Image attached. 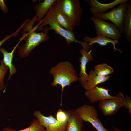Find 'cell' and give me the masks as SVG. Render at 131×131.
I'll return each instance as SVG.
<instances>
[{
  "label": "cell",
  "mask_w": 131,
  "mask_h": 131,
  "mask_svg": "<svg viewBox=\"0 0 131 131\" xmlns=\"http://www.w3.org/2000/svg\"><path fill=\"white\" fill-rule=\"evenodd\" d=\"M50 73L53 77L51 85L54 87L60 85L61 87L60 105L62 106V97L64 88L70 86L72 82L79 80L77 72L72 64L67 61L59 62L51 68Z\"/></svg>",
  "instance_id": "1"
},
{
  "label": "cell",
  "mask_w": 131,
  "mask_h": 131,
  "mask_svg": "<svg viewBox=\"0 0 131 131\" xmlns=\"http://www.w3.org/2000/svg\"><path fill=\"white\" fill-rule=\"evenodd\" d=\"M42 22H39L34 28L27 31V33L24 34L25 36V39L26 42L22 45H18L17 47L18 55L20 57H27L30 52L40 44L49 39L48 31L49 30V27L47 26L43 27L42 32L39 33L35 32Z\"/></svg>",
  "instance_id": "2"
},
{
  "label": "cell",
  "mask_w": 131,
  "mask_h": 131,
  "mask_svg": "<svg viewBox=\"0 0 131 131\" xmlns=\"http://www.w3.org/2000/svg\"><path fill=\"white\" fill-rule=\"evenodd\" d=\"M53 5L61 11L75 26L82 19L83 9L78 0H55Z\"/></svg>",
  "instance_id": "3"
},
{
  "label": "cell",
  "mask_w": 131,
  "mask_h": 131,
  "mask_svg": "<svg viewBox=\"0 0 131 131\" xmlns=\"http://www.w3.org/2000/svg\"><path fill=\"white\" fill-rule=\"evenodd\" d=\"M90 20L94 25L97 35L103 36L113 40H119L121 33L112 23L94 16L90 17Z\"/></svg>",
  "instance_id": "4"
},
{
  "label": "cell",
  "mask_w": 131,
  "mask_h": 131,
  "mask_svg": "<svg viewBox=\"0 0 131 131\" xmlns=\"http://www.w3.org/2000/svg\"><path fill=\"white\" fill-rule=\"evenodd\" d=\"M80 117L85 122L90 123L98 131H109L104 126L95 106L84 104L75 110Z\"/></svg>",
  "instance_id": "5"
},
{
  "label": "cell",
  "mask_w": 131,
  "mask_h": 131,
  "mask_svg": "<svg viewBox=\"0 0 131 131\" xmlns=\"http://www.w3.org/2000/svg\"><path fill=\"white\" fill-rule=\"evenodd\" d=\"M48 25L49 29L54 30L55 33L64 38L66 40L67 45L72 42L78 43L81 45L83 41H79L75 38L73 31L67 30L60 25L54 19L45 16L42 21L41 23L37 29L38 31L43 30V27Z\"/></svg>",
  "instance_id": "6"
},
{
  "label": "cell",
  "mask_w": 131,
  "mask_h": 131,
  "mask_svg": "<svg viewBox=\"0 0 131 131\" xmlns=\"http://www.w3.org/2000/svg\"><path fill=\"white\" fill-rule=\"evenodd\" d=\"M127 5V3L120 4L109 12L96 14L93 16L104 20L111 21L121 33H123V18Z\"/></svg>",
  "instance_id": "7"
},
{
  "label": "cell",
  "mask_w": 131,
  "mask_h": 131,
  "mask_svg": "<svg viewBox=\"0 0 131 131\" xmlns=\"http://www.w3.org/2000/svg\"><path fill=\"white\" fill-rule=\"evenodd\" d=\"M125 106V97L121 91L114 98L101 100L98 104L99 109L106 116L114 115Z\"/></svg>",
  "instance_id": "8"
},
{
  "label": "cell",
  "mask_w": 131,
  "mask_h": 131,
  "mask_svg": "<svg viewBox=\"0 0 131 131\" xmlns=\"http://www.w3.org/2000/svg\"><path fill=\"white\" fill-rule=\"evenodd\" d=\"M33 114L47 131H65L67 122H59L51 114L49 116H44L40 111H35Z\"/></svg>",
  "instance_id": "9"
},
{
  "label": "cell",
  "mask_w": 131,
  "mask_h": 131,
  "mask_svg": "<svg viewBox=\"0 0 131 131\" xmlns=\"http://www.w3.org/2000/svg\"><path fill=\"white\" fill-rule=\"evenodd\" d=\"M82 45V48L79 52L82 56H80L79 58L80 64L79 74L80 77L79 78V80L82 86L83 87L87 81L88 76V74L86 72L87 64L89 61H93L94 58L92 54V49L89 51L90 46L88 45V43L84 42Z\"/></svg>",
  "instance_id": "10"
},
{
  "label": "cell",
  "mask_w": 131,
  "mask_h": 131,
  "mask_svg": "<svg viewBox=\"0 0 131 131\" xmlns=\"http://www.w3.org/2000/svg\"><path fill=\"white\" fill-rule=\"evenodd\" d=\"M110 90L97 86L93 88L86 90L84 95L91 103H94L105 99L113 98L109 93Z\"/></svg>",
  "instance_id": "11"
},
{
  "label": "cell",
  "mask_w": 131,
  "mask_h": 131,
  "mask_svg": "<svg viewBox=\"0 0 131 131\" xmlns=\"http://www.w3.org/2000/svg\"><path fill=\"white\" fill-rule=\"evenodd\" d=\"M128 0H116L108 3H100L96 0H86L90 7V10L93 15L104 13L118 4L127 3Z\"/></svg>",
  "instance_id": "12"
},
{
  "label": "cell",
  "mask_w": 131,
  "mask_h": 131,
  "mask_svg": "<svg viewBox=\"0 0 131 131\" xmlns=\"http://www.w3.org/2000/svg\"><path fill=\"white\" fill-rule=\"evenodd\" d=\"M46 16L53 19L62 27L67 30L73 31L75 27L64 14L53 5L49 9Z\"/></svg>",
  "instance_id": "13"
},
{
  "label": "cell",
  "mask_w": 131,
  "mask_h": 131,
  "mask_svg": "<svg viewBox=\"0 0 131 131\" xmlns=\"http://www.w3.org/2000/svg\"><path fill=\"white\" fill-rule=\"evenodd\" d=\"M66 113L68 119L65 131H82L84 122L75 110L69 109Z\"/></svg>",
  "instance_id": "14"
},
{
  "label": "cell",
  "mask_w": 131,
  "mask_h": 131,
  "mask_svg": "<svg viewBox=\"0 0 131 131\" xmlns=\"http://www.w3.org/2000/svg\"><path fill=\"white\" fill-rule=\"evenodd\" d=\"M84 42L88 43L90 46L94 43H97L101 46H104L107 45L109 43H111L113 46L114 51H117L121 53L122 51L115 47L116 43L119 44V40H113L106 37L99 35H97L93 37L86 36L83 38Z\"/></svg>",
  "instance_id": "15"
},
{
  "label": "cell",
  "mask_w": 131,
  "mask_h": 131,
  "mask_svg": "<svg viewBox=\"0 0 131 131\" xmlns=\"http://www.w3.org/2000/svg\"><path fill=\"white\" fill-rule=\"evenodd\" d=\"M110 77V75L104 76L97 75L94 70H92L89 72L87 80L83 87L86 90L91 89L98 84L107 81Z\"/></svg>",
  "instance_id": "16"
},
{
  "label": "cell",
  "mask_w": 131,
  "mask_h": 131,
  "mask_svg": "<svg viewBox=\"0 0 131 131\" xmlns=\"http://www.w3.org/2000/svg\"><path fill=\"white\" fill-rule=\"evenodd\" d=\"M22 39L20 38L19 41L18 43L13 47V49L10 52H8L6 51L3 48H0V51L2 54L3 59L2 60L4 64L9 68L10 71L8 79L9 80L12 75L16 72V69L12 64V61L14 53L16 48Z\"/></svg>",
  "instance_id": "17"
},
{
  "label": "cell",
  "mask_w": 131,
  "mask_h": 131,
  "mask_svg": "<svg viewBox=\"0 0 131 131\" xmlns=\"http://www.w3.org/2000/svg\"><path fill=\"white\" fill-rule=\"evenodd\" d=\"M55 1V0H44L35 6L34 9L36 12L35 16L37 17V21L39 22L42 21L44 17L46 16Z\"/></svg>",
  "instance_id": "18"
},
{
  "label": "cell",
  "mask_w": 131,
  "mask_h": 131,
  "mask_svg": "<svg viewBox=\"0 0 131 131\" xmlns=\"http://www.w3.org/2000/svg\"><path fill=\"white\" fill-rule=\"evenodd\" d=\"M123 28L126 41H131V2L128 4L123 18Z\"/></svg>",
  "instance_id": "19"
},
{
  "label": "cell",
  "mask_w": 131,
  "mask_h": 131,
  "mask_svg": "<svg viewBox=\"0 0 131 131\" xmlns=\"http://www.w3.org/2000/svg\"><path fill=\"white\" fill-rule=\"evenodd\" d=\"M94 70L96 74L100 76H106L113 73L114 70L107 64L103 63L98 64L94 66Z\"/></svg>",
  "instance_id": "20"
},
{
  "label": "cell",
  "mask_w": 131,
  "mask_h": 131,
  "mask_svg": "<svg viewBox=\"0 0 131 131\" xmlns=\"http://www.w3.org/2000/svg\"><path fill=\"white\" fill-rule=\"evenodd\" d=\"M45 129L37 119H34L31 122V125L25 129L16 130L11 128L7 127L4 128L2 131H43Z\"/></svg>",
  "instance_id": "21"
},
{
  "label": "cell",
  "mask_w": 131,
  "mask_h": 131,
  "mask_svg": "<svg viewBox=\"0 0 131 131\" xmlns=\"http://www.w3.org/2000/svg\"><path fill=\"white\" fill-rule=\"evenodd\" d=\"M0 66V90H3L5 88L4 79L5 74L7 72L8 67L5 65L2 59L1 60Z\"/></svg>",
  "instance_id": "22"
},
{
  "label": "cell",
  "mask_w": 131,
  "mask_h": 131,
  "mask_svg": "<svg viewBox=\"0 0 131 131\" xmlns=\"http://www.w3.org/2000/svg\"><path fill=\"white\" fill-rule=\"evenodd\" d=\"M56 119L61 122H66L68 117L66 112L61 109H59L57 111L56 115Z\"/></svg>",
  "instance_id": "23"
},
{
  "label": "cell",
  "mask_w": 131,
  "mask_h": 131,
  "mask_svg": "<svg viewBox=\"0 0 131 131\" xmlns=\"http://www.w3.org/2000/svg\"><path fill=\"white\" fill-rule=\"evenodd\" d=\"M125 106L124 107L128 110L130 117L131 116V98L128 95L125 97Z\"/></svg>",
  "instance_id": "24"
},
{
  "label": "cell",
  "mask_w": 131,
  "mask_h": 131,
  "mask_svg": "<svg viewBox=\"0 0 131 131\" xmlns=\"http://www.w3.org/2000/svg\"><path fill=\"white\" fill-rule=\"evenodd\" d=\"M20 28H18L13 33L9 35L6 36L2 40L0 41V48L3 44L8 40L12 37L17 36L20 30Z\"/></svg>",
  "instance_id": "25"
},
{
  "label": "cell",
  "mask_w": 131,
  "mask_h": 131,
  "mask_svg": "<svg viewBox=\"0 0 131 131\" xmlns=\"http://www.w3.org/2000/svg\"><path fill=\"white\" fill-rule=\"evenodd\" d=\"M0 7L2 12L6 14L8 12V8L3 0H0Z\"/></svg>",
  "instance_id": "26"
},
{
  "label": "cell",
  "mask_w": 131,
  "mask_h": 131,
  "mask_svg": "<svg viewBox=\"0 0 131 131\" xmlns=\"http://www.w3.org/2000/svg\"><path fill=\"white\" fill-rule=\"evenodd\" d=\"M113 129L114 131H122L120 129L115 127L114 126L113 127Z\"/></svg>",
  "instance_id": "27"
},
{
  "label": "cell",
  "mask_w": 131,
  "mask_h": 131,
  "mask_svg": "<svg viewBox=\"0 0 131 131\" xmlns=\"http://www.w3.org/2000/svg\"><path fill=\"white\" fill-rule=\"evenodd\" d=\"M82 131H88L85 130H82Z\"/></svg>",
  "instance_id": "28"
},
{
  "label": "cell",
  "mask_w": 131,
  "mask_h": 131,
  "mask_svg": "<svg viewBox=\"0 0 131 131\" xmlns=\"http://www.w3.org/2000/svg\"><path fill=\"white\" fill-rule=\"evenodd\" d=\"M43 131H47L46 129L44 130Z\"/></svg>",
  "instance_id": "29"
}]
</instances>
